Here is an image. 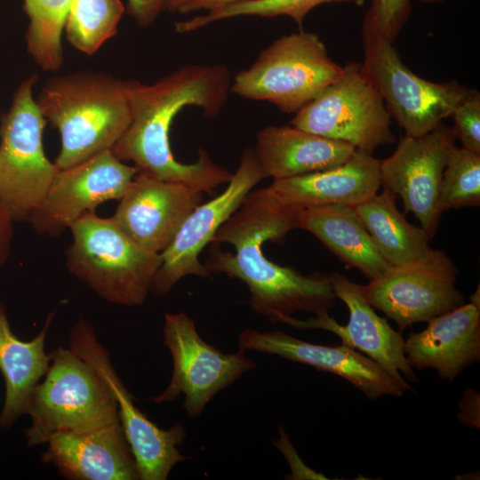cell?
<instances>
[{"mask_svg": "<svg viewBox=\"0 0 480 480\" xmlns=\"http://www.w3.org/2000/svg\"><path fill=\"white\" fill-rule=\"evenodd\" d=\"M300 210L278 200L268 188L251 191L216 232L204 264L211 274L244 282L251 308L270 321L296 312L326 315L337 300L329 275H304L269 260L262 252L263 243L279 242L299 228Z\"/></svg>", "mask_w": 480, "mask_h": 480, "instance_id": "obj_1", "label": "cell"}, {"mask_svg": "<svg viewBox=\"0 0 480 480\" xmlns=\"http://www.w3.org/2000/svg\"><path fill=\"white\" fill-rule=\"evenodd\" d=\"M230 81L229 69L222 64L185 65L151 84L124 81L131 122L111 152L160 180L213 194L230 180L232 173L215 164L204 149L199 150L195 163L176 160L170 128L186 106L199 107L205 117H217L227 101Z\"/></svg>", "mask_w": 480, "mask_h": 480, "instance_id": "obj_2", "label": "cell"}, {"mask_svg": "<svg viewBox=\"0 0 480 480\" xmlns=\"http://www.w3.org/2000/svg\"><path fill=\"white\" fill-rule=\"evenodd\" d=\"M36 100L60 135L58 169L111 149L131 122L124 81L108 75L79 72L51 78Z\"/></svg>", "mask_w": 480, "mask_h": 480, "instance_id": "obj_3", "label": "cell"}, {"mask_svg": "<svg viewBox=\"0 0 480 480\" xmlns=\"http://www.w3.org/2000/svg\"><path fill=\"white\" fill-rule=\"evenodd\" d=\"M69 230L68 270L109 303L142 305L161 265V253L141 247L112 217L95 212L84 214Z\"/></svg>", "mask_w": 480, "mask_h": 480, "instance_id": "obj_4", "label": "cell"}, {"mask_svg": "<svg viewBox=\"0 0 480 480\" xmlns=\"http://www.w3.org/2000/svg\"><path fill=\"white\" fill-rule=\"evenodd\" d=\"M44 379L34 388L27 414V445L56 432L91 429L120 420L115 396L99 372L69 348H56Z\"/></svg>", "mask_w": 480, "mask_h": 480, "instance_id": "obj_5", "label": "cell"}, {"mask_svg": "<svg viewBox=\"0 0 480 480\" xmlns=\"http://www.w3.org/2000/svg\"><path fill=\"white\" fill-rule=\"evenodd\" d=\"M343 70L316 34L300 29L266 47L252 66L236 73L230 91L244 99L268 101L283 112L296 113L337 81Z\"/></svg>", "mask_w": 480, "mask_h": 480, "instance_id": "obj_6", "label": "cell"}, {"mask_svg": "<svg viewBox=\"0 0 480 480\" xmlns=\"http://www.w3.org/2000/svg\"><path fill=\"white\" fill-rule=\"evenodd\" d=\"M36 75L23 80L0 122V201L14 220L28 219L59 169L45 156L46 124L33 95Z\"/></svg>", "mask_w": 480, "mask_h": 480, "instance_id": "obj_7", "label": "cell"}, {"mask_svg": "<svg viewBox=\"0 0 480 480\" xmlns=\"http://www.w3.org/2000/svg\"><path fill=\"white\" fill-rule=\"evenodd\" d=\"M342 76L295 113L290 124L372 154L396 141L391 116L362 63L350 61Z\"/></svg>", "mask_w": 480, "mask_h": 480, "instance_id": "obj_8", "label": "cell"}, {"mask_svg": "<svg viewBox=\"0 0 480 480\" xmlns=\"http://www.w3.org/2000/svg\"><path fill=\"white\" fill-rule=\"evenodd\" d=\"M364 69L390 115L408 136L423 135L450 117L468 87L456 79L425 80L402 61L393 44L362 29Z\"/></svg>", "mask_w": 480, "mask_h": 480, "instance_id": "obj_9", "label": "cell"}, {"mask_svg": "<svg viewBox=\"0 0 480 480\" xmlns=\"http://www.w3.org/2000/svg\"><path fill=\"white\" fill-rule=\"evenodd\" d=\"M163 332L172 374L164 390L150 400L168 403L184 395L183 409L190 419L198 417L216 394L256 368L245 350L226 354L204 341L183 312L166 313Z\"/></svg>", "mask_w": 480, "mask_h": 480, "instance_id": "obj_10", "label": "cell"}, {"mask_svg": "<svg viewBox=\"0 0 480 480\" xmlns=\"http://www.w3.org/2000/svg\"><path fill=\"white\" fill-rule=\"evenodd\" d=\"M69 348L101 376L117 404L119 420L135 458L140 480H165L173 467L188 459L179 452L187 437L183 425L163 429L133 403L132 396L113 367L108 350L100 343L91 323L79 318L68 336Z\"/></svg>", "mask_w": 480, "mask_h": 480, "instance_id": "obj_11", "label": "cell"}, {"mask_svg": "<svg viewBox=\"0 0 480 480\" xmlns=\"http://www.w3.org/2000/svg\"><path fill=\"white\" fill-rule=\"evenodd\" d=\"M457 275L448 255L433 249L418 260L390 266L362 288L370 305L403 332L465 303L463 293L456 287Z\"/></svg>", "mask_w": 480, "mask_h": 480, "instance_id": "obj_12", "label": "cell"}, {"mask_svg": "<svg viewBox=\"0 0 480 480\" xmlns=\"http://www.w3.org/2000/svg\"><path fill=\"white\" fill-rule=\"evenodd\" d=\"M264 174L253 149L247 148L226 189L212 200L198 204L181 224L175 237L161 253V265L150 292L165 296L187 276L207 278L212 274L199 260L202 250L218 229L237 211Z\"/></svg>", "mask_w": 480, "mask_h": 480, "instance_id": "obj_13", "label": "cell"}, {"mask_svg": "<svg viewBox=\"0 0 480 480\" xmlns=\"http://www.w3.org/2000/svg\"><path fill=\"white\" fill-rule=\"evenodd\" d=\"M452 129L443 122L420 136L400 138L394 153L380 161V186L398 196L429 238L438 229L443 173L455 147Z\"/></svg>", "mask_w": 480, "mask_h": 480, "instance_id": "obj_14", "label": "cell"}, {"mask_svg": "<svg viewBox=\"0 0 480 480\" xmlns=\"http://www.w3.org/2000/svg\"><path fill=\"white\" fill-rule=\"evenodd\" d=\"M139 170L110 149L59 169L44 197L28 218L41 235L58 236L100 204L120 200Z\"/></svg>", "mask_w": 480, "mask_h": 480, "instance_id": "obj_15", "label": "cell"}, {"mask_svg": "<svg viewBox=\"0 0 480 480\" xmlns=\"http://www.w3.org/2000/svg\"><path fill=\"white\" fill-rule=\"evenodd\" d=\"M337 299L348 309V322L340 325L329 314L297 319L291 315H279L273 322L283 323L293 328L321 329L336 334L342 344L356 350L379 364L405 391H413L408 380H417L413 368L404 353V341L400 332L393 329L387 320L380 316L363 292L362 284L352 282L339 273L329 275Z\"/></svg>", "mask_w": 480, "mask_h": 480, "instance_id": "obj_16", "label": "cell"}, {"mask_svg": "<svg viewBox=\"0 0 480 480\" xmlns=\"http://www.w3.org/2000/svg\"><path fill=\"white\" fill-rule=\"evenodd\" d=\"M203 194L139 171L112 218L141 247L162 253L188 215L201 204Z\"/></svg>", "mask_w": 480, "mask_h": 480, "instance_id": "obj_17", "label": "cell"}, {"mask_svg": "<svg viewBox=\"0 0 480 480\" xmlns=\"http://www.w3.org/2000/svg\"><path fill=\"white\" fill-rule=\"evenodd\" d=\"M237 340L241 349L277 356L310 365L317 371L338 375L370 400L382 396L399 397L406 392L374 361L344 344L319 345L300 340L279 330L260 332L252 328L242 331Z\"/></svg>", "mask_w": 480, "mask_h": 480, "instance_id": "obj_18", "label": "cell"}, {"mask_svg": "<svg viewBox=\"0 0 480 480\" xmlns=\"http://www.w3.org/2000/svg\"><path fill=\"white\" fill-rule=\"evenodd\" d=\"M42 460L67 479L137 480L138 467L120 420L52 435Z\"/></svg>", "mask_w": 480, "mask_h": 480, "instance_id": "obj_19", "label": "cell"}, {"mask_svg": "<svg viewBox=\"0 0 480 480\" xmlns=\"http://www.w3.org/2000/svg\"><path fill=\"white\" fill-rule=\"evenodd\" d=\"M428 326L404 339V353L415 369H434L453 381L468 365L480 361V304L469 301L430 319Z\"/></svg>", "mask_w": 480, "mask_h": 480, "instance_id": "obj_20", "label": "cell"}, {"mask_svg": "<svg viewBox=\"0 0 480 480\" xmlns=\"http://www.w3.org/2000/svg\"><path fill=\"white\" fill-rule=\"evenodd\" d=\"M380 161L371 153L356 149L338 166L273 180L268 188L281 202L300 208L328 204L355 207L378 193Z\"/></svg>", "mask_w": 480, "mask_h": 480, "instance_id": "obj_21", "label": "cell"}, {"mask_svg": "<svg viewBox=\"0 0 480 480\" xmlns=\"http://www.w3.org/2000/svg\"><path fill=\"white\" fill-rule=\"evenodd\" d=\"M356 148L292 125H268L260 131L253 148L265 178L285 179L338 166Z\"/></svg>", "mask_w": 480, "mask_h": 480, "instance_id": "obj_22", "label": "cell"}, {"mask_svg": "<svg viewBox=\"0 0 480 480\" xmlns=\"http://www.w3.org/2000/svg\"><path fill=\"white\" fill-rule=\"evenodd\" d=\"M55 312L48 314L35 338L21 340L12 332L5 307L0 302V372L5 384L1 428H10L27 414L32 392L49 369L51 356L45 352V339Z\"/></svg>", "mask_w": 480, "mask_h": 480, "instance_id": "obj_23", "label": "cell"}, {"mask_svg": "<svg viewBox=\"0 0 480 480\" xmlns=\"http://www.w3.org/2000/svg\"><path fill=\"white\" fill-rule=\"evenodd\" d=\"M299 228L310 232L347 268L357 269L368 280L378 277L391 266L377 250L352 206L301 208Z\"/></svg>", "mask_w": 480, "mask_h": 480, "instance_id": "obj_24", "label": "cell"}, {"mask_svg": "<svg viewBox=\"0 0 480 480\" xmlns=\"http://www.w3.org/2000/svg\"><path fill=\"white\" fill-rule=\"evenodd\" d=\"M396 199L394 193L383 188L354 207L377 250L391 266L418 260L433 250L426 231L408 222Z\"/></svg>", "mask_w": 480, "mask_h": 480, "instance_id": "obj_25", "label": "cell"}, {"mask_svg": "<svg viewBox=\"0 0 480 480\" xmlns=\"http://www.w3.org/2000/svg\"><path fill=\"white\" fill-rule=\"evenodd\" d=\"M23 1L28 17L27 50L42 69L55 71L63 62L61 36L71 0Z\"/></svg>", "mask_w": 480, "mask_h": 480, "instance_id": "obj_26", "label": "cell"}, {"mask_svg": "<svg viewBox=\"0 0 480 480\" xmlns=\"http://www.w3.org/2000/svg\"><path fill=\"white\" fill-rule=\"evenodd\" d=\"M124 12L120 0H71L64 25L67 40L92 55L116 34Z\"/></svg>", "mask_w": 480, "mask_h": 480, "instance_id": "obj_27", "label": "cell"}, {"mask_svg": "<svg viewBox=\"0 0 480 480\" xmlns=\"http://www.w3.org/2000/svg\"><path fill=\"white\" fill-rule=\"evenodd\" d=\"M354 0H242L220 9L206 12L204 14L175 23L178 33L185 34L204 28L222 20L257 16L273 18L287 16L292 19L302 29L303 21L308 13L315 7L332 3H351Z\"/></svg>", "mask_w": 480, "mask_h": 480, "instance_id": "obj_28", "label": "cell"}, {"mask_svg": "<svg viewBox=\"0 0 480 480\" xmlns=\"http://www.w3.org/2000/svg\"><path fill=\"white\" fill-rule=\"evenodd\" d=\"M480 204V154L454 147L446 163L439 194V208L476 207Z\"/></svg>", "mask_w": 480, "mask_h": 480, "instance_id": "obj_29", "label": "cell"}, {"mask_svg": "<svg viewBox=\"0 0 480 480\" xmlns=\"http://www.w3.org/2000/svg\"><path fill=\"white\" fill-rule=\"evenodd\" d=\"M412 13V0H370L362 29L393 44Z\"/></svg>", "mask_w": 480, "mask_h": 480, "instance_id": "obj_30", "label": "cell"}, {"mask_svg": "<svg viewBox=\"0 0 480 480\" xmlns=\"http://www.w3.org/2000/svg\"><path fill=\"white\" fill-rule=\"evenodd\" d=\"M453 126L451 128L462 148L480 154V93L476 89L468 88L467 94L458 104L451 116Z\"/></svg>", "mask_w": 480, "mask_h": 480, "instance_id": "obj_31", "label": "cell"}, {"mask_svg": "<svg viewBox=\"0 0 480 480\" xmlns=\"http://www.w3.org/2000/svg\"><path fill=\"white\" fill-rule=\"evenodd\" d=\"M275 445L286 457L291 468V479H328L323 474L314 471L303 463L290 443L284 428H280V438L275 443Z\"/></svg>", "mask_w": 480, "mask_h": 480, "instance_id": "obj_32", "label": "cell"}, {"mask_svg": "<svg viewBox=\"0 0 480 480\" xmlns=\"http://www.w3.org/2000/svg\"><path fill=\"white\" fill-rule=\"evenodd\" d=\"M128 12L140 28L151 26L165 9L164 0H127Z\"/></svg>", "mask_w": 480, "mask_h": 480, "instance_id": "obj_33", "label": "cell"}, {"mask_svg": "<svg viewBox=\"0 0 480 480\" xmlns=\"http://www.w3.org/2000/svg\"><path fill=\"white\" fill-rule=\"evenodd\" d=\"M479 393L472 388H468L459 404L460 413L459 420L468 428H479Z\"/></svg>", "mask_w": 480, "mask_h": 480, "instance_id": "obj_34", "label": "cell"}, {"mask_svg": "<svg viewBox=\"0 0 480 480\" xmlns=\"http://www.w3.org/2000/svg\"><path fill=\"white\" fill-rule=\"evenodd\" d=\"M14 219L0 201V267L8 260L12 238Z\"/></svg>", "mask_w": 480, "mask_h": 480, "instance_id": "obj_35", "label": "cell"}, {"mask_svg": "<svg viewBox=\"0 0 480 480\" xmlns=\"http://www.w3.org/2000/svg\"><path fill=\"white\" fill-rule=\"evenodd\" d=\"M242 0H190L180 10V13H190L195 12L220 9L235 2Z\"/></svg>", "mask_w": 480, "mask_h": 480, "instance_id": "obj_36", "label": "cell"}, {"mask_svg": "<svg viewBox=\"0 0 480 480\" xmlns=\"http://www.w3.org/2000/svg\"><path fill=\"white\" fill-rule=\"evenodd\" d=\"M190 0H164V6L171 12H179Z\"/></svg>", "mask_w": 480, "mask_h": 480, "instance_id": "obj_37", "label": "cell"}, {"mask_svg": "<svg viewBox=\"0 0 480 480\" xmlns=\"http://www.w3.org/2000/svg\"><path fill=\"white\" fill-rule=\"evenodd\" d=\"M418 1L426 4H442L446 0H418Z\"/></svg>", "mask_w": 480, "mask_h": 480, "instance_id": "obj_38", "label": "cell"}]
</instances>
